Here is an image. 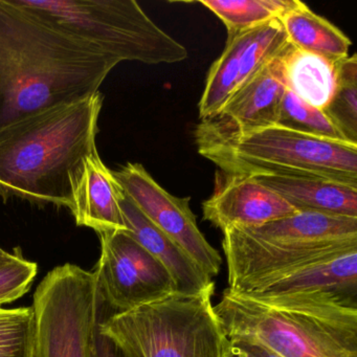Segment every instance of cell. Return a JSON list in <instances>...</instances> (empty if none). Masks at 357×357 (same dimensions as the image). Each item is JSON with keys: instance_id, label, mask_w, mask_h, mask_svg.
I'll use <instances>...</instances> for the list:
<instances>
[{"instance_id": "6da1fadb", "label": "cell", "mask_w": 357, "mask_h": 357, "mask_svg": "<svg viewBox=\"0 0 357 357\" xmlns=\"http://www.w3.org/2000/svg\"><path fill=\"white\" fill-rule=\"evenodd\" d=\"M119 63L16 0H0V131L95 95Z\"/></svg>"}, {"instance_id": "7a4b0ae2", "label": "cell", "mask_w": 357, "mask_h": 357, "mask_svg": "<svg viewBox=\"0 0 357 357\" xmlns=\"http://www.w3.org/2000/svg\"><path fill=\"white\" fill-rule=\"evenodd\" d=\"M100 91L0 131V197L70 208L85 160L97 152Z\"/></svg>"}, {"instance_id": "3957f363", "label": "cell", "mask_w": 357, "mask_h": 357, "mask_svg": "<svg viewBox=\"0 0 357 357\" xmlns=\"http://www.w3.org/2000/svg\"><path fill=\"white\" fill-rule=\"evenodd\" d=\"M215 313L227 338L283 357H357V306L325 294L252 298L225 290Z\"/></svg>"}, {"instance_id": "277c9868", "label": "cell", "mask_w": 357, "mask_h": 357, "mask_svg": "<svg viewBox=\"0 0 357 357\" xmlns=\"http://www.w3.org/2000/svg\"><path fill=\"white\" fill-rule=\"evenodd\" d=\"M212 292H173L102 319L99 330L127 357H225L227 340Z\"/></svg>"}, {"instance_id": "5b68a950", "label": "cell", "mask_w": 357, "mask_h": 357, "mask_svg": "<svg viewBox=\"0 0 357 357\" xmlns=\"http://www.w3.org/2000/svg\"><path fill=\"white\" fill-rule=\"evenodd\" d=\"M227 174L311 176L357 187V144L324 139L281 125L197 146Z\"/></svg>"}, {"instance_id": "8992f818", "label": "cell", "mask_w": 357, "mask_h": 357, "mask_svg": "<svg viewBox=\"0 0 357 357\" xmlns=\"http://www.w3.org/2000/svg\"><path fill=\"white\" fill-rule=\"evenodd\" d=\"M57 28L119 62L171 64L187 59L181 43L135 0H16Z\"/></svg>"}, {"instance_id": "52a82bcc", "label": "cell", "mask_w": 357, "mask_h": 357, "mask_svg": "<svg viewBox=\"0 0 357 357\" xmlns=\"http://www.w3.org/2000/svg\"><path fill=\"white\" fill-rule=\"evenodd\" d=\"M103 304L95 271L55 267L37 286L34 357H93Z\"/></svg>"}, {"instance_id": "ba28073f", "label": "cell", "mask_w": 357, "mask_h": 357, "mask_svg": "<svg viewBox=\"0 0 357 357\" xmlns=\"http://www.w3.org/2000/svg\"><path fill=\"white\" fill-rule=\"evenodd\" d=\"M101 254L96 267L102 302L125 312L176 292L167 269L126 231L98 234Z\"/></svg>"}, {"instance_id": "9c48e42d", "label": "cell", "mask_w": 357, "mask_h": 357, "mask_svg": "<svg viewBox=\"0 0 357 357\" xmlns=\"http://www.w3.org/2000/svg\"><path fill=\"white\" fill-rule=\"evenodd\" d=\"M126 195L142 213L178 244L211 278L218 275L222 259L198 227L190 197H177L165 190L143 165L128 162L114 171Z\"/></svg>"}, {"instance_id": "30bf717a", "label": "cell", "mask_w": 357, "mask_h": 357, "mask_svg": "<svg viewBox=\"0 0 357 357\" xmlns=\"http://www.w3.org/2000/svg\"><path fill=\"white\" fill-rule=\"evenodd\" d=\"M289 45L279 20L227 37L220 57L212 64L198 103L199 120L218 112Z\"/></svg>"}, {"instance_id": "8fae6325", "label": "cell", "mask_w": 357, "mask_h": 357, "mask_svg": "<svg viewBox=\"0 0 357 357\" xmlns=\"http://www.w3.org/2000/svg\"><path fill=\"white\" fill-rule=\"evenodd\" d=\"M288 45L218 112L200 120L194 131L196 145L225 141L277 124L287 91L283 58Z\"/></svg>"}, {"instance_id": "7c38bea8", "label": "cell", "mask_w": 357, "mask_h": 357, "mask_svg": "<svg viewBox=\"0 0 357 357\" xmlns=\"http://www.w3.org/2000/svg\"><path fill=\"white\" fill-rule=\"evenodd\" d=\"M298 211L250 175L217 171L214 192L202 204L204 220L225 231L256 227L292 216Z\"/></svg>"}, {"instance_id": "4fadbf2b", "label": "cell", "mask_w": 357, "mask_h": 357, "mask_svg": "<svg viewBox=\"0 0 357 357\" xmlns=\"http://www.w3.org/2000/svg\"><path fill=\"white\" fill-rule=\"evenodd\" d=\"M294 294H325L357 306V248L296 267L236 294L259 298Z\"/></svg>"}, {"instance_id": "5bb4252c", "label": "cell", "mask_w": 357, "mask_h": 357, "mask_svg": "<svg viewBox=\"0 0 357 357\" xmlns=\"http://www.w3.org/2000/svg\"><path fill=\"white\" fill-rule=\"evenodd\" d=\"M126 231L151 254L172 278L176 292L214 294L215 284L199 265L172 239L158 229L121 188L119 197Z\"/></svg>"}, {"instance_id": "9a60e30c", "label": "cell", "mask_w": 357, "mask_h": 357, "mask_svg": "<svg viewBox=\"0 0 357 357\" xmlns=\"http://www.w3.org/2000/svg\"><path fill=\"white\" fill-rule=\"evenodd\" d=\"M121 185L99 153L91 154L75 183L70 210L79 227L98 234L126 231L119 197Z\"/></svg>"}, {"instance_id": "2e32d148", "label": "cell", "mask_w": 357, "mask_h": 357, "mask_svg": "<svg viewBox=\"0 0 357 357\" xmlns=\"http://www.w3.org/2000/svg\"><path fill=\"white\" fill-rule=\"evenodd\" d=\"M277 193L298 212L321 213L357 218V187L311 176L256 175L252 176Z\"/></svg>"}, {"instance_id": "e0dca14e", "label": "cell", "mask_w": 357, "mask_h": 357, "mask_svg": "<svg viewBox=\"0 0 357 357\" xmlns=\"http://www.w3.org/2000/svg\"><path fill=\"white\" fill-rule=\"evenodd\" d=\"M261 241L294 244H357V218L301 211L256 227H239Z\"/></svg>"}, {"instance_id": "ac0fdd59", "label": "cell", "mask_w": 357, "mask_h": 357, "mask_svg": "<svg viewBox=\"0 0 357 357\" xmlns=\"http://www.w3.org/2000/svg\"><path fill=\"white\" fill-rule=\"evenodd\" d=\"M278 20L288 43L296 49L321 56L333 63L348 57L350 39L300 0Z\"/></svg>"}, {"instance_id": "d6986e66", "label": "cell", "mask_w": 357, "mask_h": 357, "mask_svg": "<svg viewBox=\"0 0 357 357\" xmlns=\"http://www.w3.org/2000/svg\"><path fill=\"white\" fill-rule=\"evenodd\" d=\"M288 91L305 103L324 110L336 89L335 63L288 45L283 58Z\"/></svg>"}, {"instance_id": "ffe728a7", "label": "cell", "mask_w": 357, "mask_h": 357, "mask_svg": "<svg viewBox=\"0 0 357 357\" xmlns=\"http://www.w3.org/2000/svg\"><path fill=\"white\" fill-rule=\"evenodd\" d=\"M298 0H200L227 26L229 35L278 20Z\"/></svg>"}, {"instance_id": "44dd1931", "label": "cell", "mask_w": 357, "mask_h": 357, "mask_svg": "<svg viewBox=\"0 0 357 357\" xmlns=\"http://www.w3.org/2000/svg\"><path fill=\"white\" fill-rule=\"evenodd\" d=\"M335 68V91L323 112L347 141L357 144L356 55L336 62Z\"/></svg>"}, {"instance_id": "7402d4cb", "label": "cell", "mask_w": 357, "mask_h": 357, "mask_svg": "<svg viewBox=\"0 0 357 357\" xmlns=\"http://www.w3.org/2000/svg\"><path fill=\"white\" fill-rule=\"evenodd\" d=\"M36 319L33 307H0V357H34Z\"/></svg>"}, {"instance_id": "603a6c76", "label": "cell", "mask_w": 357, "mask_h": 357, "mask_svg": "<svg viewBox=\"0 0 357 357\" xmlns=\"http://www.w3.org/2000/svg\"><path fill=\"white\" fill-rule=\"evenodd\" d=\"M277 124L324 139L347 141L323 110L305 103L288 89L280 107Z\"/></svg>"}, {"instance_id": "cb8c5ba5", "label": "cell", "mask_w": 357, "mask_h": 357, "mask_svg": "<svg viewBox=\"0 0 357 357\" xmlns=\"http://www.w3.org/2000/svg\"><path fill=\"white\" fill-rule=\"evenodd\" d=\"M37 271L36 263L26 260L20 248L9 252L0 248V305L24 296L30 290Z\"/></svg>"}, {"instance_id": "d4e9b609", "label": "cell", "mask_w": 357, "mask_h": 357, "mask_svg": "<svg viewBox=\"0 0 357 357\" xmlns=\"http://www.w3.org/2000/svg\"><path fill=\"white\" fill-rule=\"evenodd\" d=\"M225 357H283L260 342L244 338H227Z\"/></svg>"}, {"instance_id": "484cf974", "label": "cell", "mask_w": 357, "mask_h": 357, "mask_svg": "<svg viewBox=\"0 0 357 357\" xmlns=\"http://www.w3.org/2000/svg\"><path fill=\"white\" fill-rule=\"evenodd\" d=\"M100 325V324H99ZM93 357H127L125 353L107 336L101 333L98 327L96 334Z\"/></svg>"}]
</instances>
